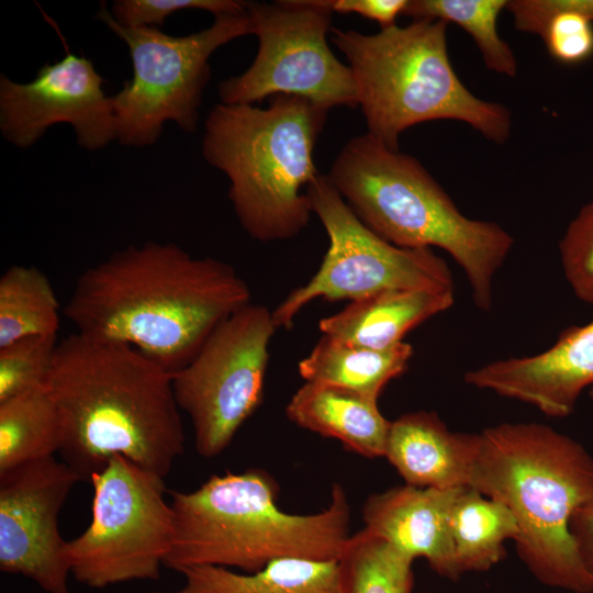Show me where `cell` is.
<instances>
[{
    "instance_id": "f1b7e54d",
    "label": "cell",
    "mask_w": 593,
    "mask_h": 593,
    "mask_svg": "<svg viewBox=\"0 0 593 593\" xmlns=\"http://www.w3.org/2000/svg\"><path fill=\"white\" fill-rule=\"evenodd\" d=\"M246 4L240 0H115L111 14L122 26L158 27L167 16L181 10L200 9L217 16L245 13Z\"/></svg>"
},
{
    "instance_id": "4fadbf2b",
    "label": "cell",
    "mask_w": 593,
    "mask_h": 593,
    "mask_svg": "<svg viewBox=\"0 0 593 593\" xmlns=\"http://www.w3.org/2000/svg\"><path fill=\"white\" fill-rule=\"evenodd\" d=\"M77 472L55 456L0 474V570L32 580L46 593H68L67 541L59 512Z\"/></svg>"
},
{
    "instance_id": "9c48e42d",
    "label": "cell",
    "mask_w": 593,
    "mask_h": 593,
    "mask_svg": "<svg viewBox=\"0 0 593 593\" xmlns=\"http://www.w3.org/2000/svg\"><path fill=\"white\" fill-rule=\"evenodd\" d=\"M89 482L91 522L67 541L71 575L93 589L157 580L172 539L164 478L116 455Z\"/></svg>"
},
{
    "instance_id": "e0dca14e",
    "label": "cell",
    "mask_w": 593,
    "mask_h": 593,
    "mask_svg": "<svg viewBox=\"0 0 593 593\" xmlns=\"http://www.w3.org/2000/svg\"><path fill=\"white\" fill-rule=\"evenodd\" d=\"M480 444V434L450 432L435 412L416 411L391 422L384 457L407 485L469 486Z\"/></svg>"
},
{
    "instance_id": "d4e9b609",
    "label": "cell",
    "mask_w": 593,
    "mask_h": 593,
    "mask_svg": "<svg viewBox=\"0 0 593 593\" xmlns=\"http://www.w3.org/2000/svg\"><path fill=\"white\" fill-rule=\"evenodd\" d=\"M508 0H409L404 15L441 20L463 29L477 45L485 67L499 75L515 77L516 56L497 31V19Z\"/></svg>"
},
{
    "instance_id": "83f0119b",
    "label": "cell",
    "mask_w": 593,
    "mask_h": 593,
    "mask_svg": "<svg viewBox=\"0 0 593 593\" xmlns=\"http://www.w3.org/2000/svg\"><path fill=\"white\" fill-rule=\"evenodd\" d=\"M559 253L572 291L581 301L593 304V200L569 223Z\"/></svg>"
},
{
    "instance_id": "6da1fadb",
    "label": "cell",
    "mask_w": 593,
    "mask_h": 593,
    "mask_svg": "<svg viewBox=\"0 0 593 593\" xmlns=\"http://www.w3.org/2000/svg\"><path fill=\"white\" fill-rule=\"evenodd\" d=\"M250 296L230 264L147 242L86 269L64 314L76 333L130 345L174 374Z\"/></svg>"
},
{
    "instance_id": "1f68e13d",
    "label": "cell",
    "mask_w": 593,
    "mask_h": 593,
    "mask_svg": "<svg viewBox=\"0 0 593 593\" xmlns=\"http://www.w3.org/2000/svg\"><path fill=\"white\" fill-rule=\"evenodd\" d=\"M553 9H561L581 14L593 22V0H546Z\"/></svg>"
},
{
    "instance_id": "4dcf8cb0",
    "label": "cell",
    "mask_w": 593,
    "mask_h": 593,
    "mask_svg": "<svg viewBox=\"0 0 593 593\" xmlns=\"http://www.w3.org/2000/svg\"><path fill=\"white\" fill-rule=\"evenodd\" d=\"M569 530L580 560L593 582V496L575 510Z\"/></svg>"
},
{
    "instance_id": "4316f807",
    "label": "cell",
    "mask_w": 593,
    "mask_h": 593,
    "mask_svg": "<svg viewBox=\"0 0 593 593\" xmlns=\"http://www.w3.org/2000/svg\"><path fill=\"white\" fill-rule=\"evenodd\" d=\"M57 336H31L0 347V402L48 384Z\"/></svg>"
},
{
    "instance_id": "d6a6232c",
    "label": "cell",
    "mask_w": 593,
    "mask_h": 593,
    "mask_svg": "<svg viewBox=\"0 0 593 593\" xmlns=\"http://www.w3.org/2000/svg\"><path fill=\"white\" fill-rule=\"evenodd\" d=\"M590 395H591V398H592V400H593V385L591 387Z\"/></svg>"
},
{
    "instance_id": "7c38bea8",
    "label": "cell",
    "mask_w": 593,
    "mask_h": 593,
    "mask_svg": "<svg viewBox=\"0 0 593 593\" xmlns=\"http://www.w3.org/2000/svg\"><path fill=\"white\" fill-rule=\"evenodd\" d=\"M272 311L248 303L223 321L197 355L172 374L175 398L193 425L204 458L220 455L262 400Z\"/></svg>"
},
{
    "instance_id": "52a82bcc",
    "label": "cell",
    "mask_w": 593,
    "mask_h": 593,
    "mask_svg": "<svg viewBox=\"0 0 593 593\" xmlns=\"http://www.w3.org/2000/svg\"><path fill=\"white\" fill-rule=\"evenodd\" d=\"M447 27L441 20L418 19L372 35L331 30L353 71L367 133L390 149H400L407 128L437 120L466 123L496 145L511 136L510 109L478 98L456 74Z\"/></svg>"
},
{
    "instance_id": "484cf974",
    "label": "cell",
    "mask_w": 593,
    "mask_h": 593,
    "mask_svg": "<svg viewBox=\"0 0 593 593\" xmlns=\"http://www.w3.org/2000/svg\"><path fill=\"white\" fill-rule=\"evenodd\" d=\"M338 561L342 593H412L414 560L365 528Z\"/></svg>"
},
{
    "instance_id": "ffe728a7",
    "label": "cell",
    "mask_w": 593,
    "mask_h": 593,
    "mask_svg": "<svg viewBox=\"0 0 593 593\" xmlns=\"http://www.w3.org/2000/svg\"><path fill=\"white\" fill-rule=\"evenodd\" d=\"M413 356V347L402 342L373 349L322 335L298 365L305 382L340 387L377 399L384 387L402 376Z\"/></svg>"
},
{
    "instance_id": "7a4b0ae2",
    "label": "cell",
    "mask_w": 593,
    "mask_h": 593,
    "mask_svg": "<svg viewBox=\"0 0 593 593\" xmlns=\"http://www.w3.org/2000/svg\"><path fill=\"white\" fill-rule=\"evenodd\" d=\"M59 454L89 482L116 455L165 478L184 450L172 374L136 348L75 333L58 342L47 384Z\"/></svg>"
},
{
    "instance_id": "3957f363",
    "label": "cell",
    "mask_w": 593,
    "mask_h": 593,
    "mask_svg": "<svg viewBox=\"0 0 593 593\" xmlns=\"http://www.w3.org/2000/svg\"><path fill=\"white\" fill-rule=\"evenodd\" d=\"M278 492L260 469L212 475L190 492L168 491L172 539L164 566L178 572L216 566L251 573L283 558L339 560L351 536L342 485L333 484L327 506L307 515L283 512Z\"/></svg>"
},
{
    "instance_id": "cb8c5ba5",
    "label": "cell",
    "mask_w": 593,
    "mask_h": 593,
    "mask_svg": "<svg viewBox=\"0 0 593 593\" xmlns=\"http://www.w3.org/2000/svg\"><path fill=\"white\" fill-rule=\"evenodd\" d=\"M59 303L48 277L13 265L0 277V347L31 336H57Z\"/></svg>"
},
{
    "instance_id": "8992f818",
    "label": "cell",
    "mask_w": 593,
    "mask_h": 593,
    "mask_svg": "<svg viewBox=\"0 0 593 593\" xmlns=\"http://www.w3.org/2000/svg\"><path fill=\"white\" fill-rule=\"evenodd\" d=\"M329 109L277 94L266 109L217 103L204 121L202 155L230 180L228 198L259 242L292 238L312 214L306 194L320 176L313 155Z\"/></svg>"
},
{
    "instance_id": "9a60e30c",
    "label": "cell",
    "mask_w": 593,
    "mask_h": 593,
    "mask_svg": "<svg viewBox=\"0 0 593 593\" xmlns=\"http://www.w3.org/2000/svg\"><path fill=\"white\" fill-rule=\"evenodd\" d=\"M478 389L515 399L551 417L569 415L593 385V320L562 332L547 350L496 360L465 373Z\"/></svg>"
},
{
    "instance_id": "44dd1931",
    "label": "cell",
    "mask_w": 593,
    "mask_h": 593,
    "mask_svg": "<svg viewBox=\"0 0 593 593\" xmlns=\"http://www.w3.org/2000/svg\"><path fill=\"white\" fill-rule=\"evenodd\" d=\"M183 585L156 593H342L338 560L283 558L259 571L239 573L224 567L183 569Z\"/></svg>"
},
{
    "instance_id": "2e32d148",
    "label": "cell",
    "mask_w": 593,
    "mask_h": 593,
    "mask_svg": "<svg viewBox=\"0 0 593 593\" xmlns=\"http://www.w3.org/2000/svg\"><path fill=\"white\" fill-rule=\"evenodd\" d=\"M463 486L402 485L369 496L362 508L365 529L411 559L424 558L439 575L461 577L451 536V512Z\"/></svg>"
},
{
    "instance_id": "8fae6325",
    "label": "cell",
    "mask_w": 593,
    "mask_h": 593,
    "mask_svg": "<svg viewBox=\"0 0 593 593\" xmlns=\"http://www.w3.org/2000/svg\"><path fill=\"white\" fill-rule=\"evenodd\" d=\"M246 12L258 51L248 69L220 82L222 103L254 105L289 94L329 110L359 105L351 69L327 43L334 13L328 0L247 1Z\"/></svg>"
},
{
    "instance_id": "30bf717a",
    "label": "cell",
    "mask_w": 593,
    "mask_h": 593,
    "mask_svg": "<svg viewBox=\"0 0 593 593\" xmlns=\"http://www.w3.org/2000/svg\"><path fill=\"white\" fill-rule=\"evenodd\" d=\"M329 246L315 275L272 311L275 324L290 329L312 300L355 301L387 290H454L446 261L432 248L398 247L370 230L337 192L327 175L306 190Z\"/></svg>"
},
{
    "instance_id": "d6986e66",
    "label": "cell",
    "mask_w": 593,
    "mask_h": 593,
    "mask_svg": "<svg viewBox=\"0 0 593 593\" xmlns=\"http://www.w3.org/2000/svg\"><path fill=\"white\" fill-rule=\"evenodd\" d=\"M454 290H387L350 301L322 318L320 331L347 343L385 349L426 320L454 304Z\"/></svg>"
},
{
    "instance_id": "277c9868",
    "label": "cell",
    "mask_w": 593,
    "mask_h": 593,
    "mask_svg": "<svg viewBox=\"0 0 593 593\" xmlns=\"http://www.w3.org/2000/svg\"><path fill=\"white\" fill-rule=\"evenodd\" d=\"M480 436L469 486L512 512L523 563L547 586L591 593L569 524L593 496V458L574 439L538 423H504Z\"/></svg>"
},
{
    "instance_id": "f546056e",
    "label": "cell",
    "mask_w": 593,
    "mask_h": 593,
    "mask_svg": "<svg viewBox=\"0 0 593 593\" xmlns=\"http://www.w3.org/2000/svg\"><path fill=\"white\" fill-rule=\"evenodd\" d=\"M328 3L333 12L356 13L387 29L395 25L396 18L404 14L409 0H328Z\"/></svg>"
},
{
    "instance_id": "ac0fdd59",
    "label": "cell",
    "mask_w": 593,
    "mask_h": 593,
    "mask_svg": "<svg viewBox=\"0 0 593 593\" xmlns=\"http://www.w3.org/2000/svg\"><path fill=\"white\" fill-rule=\"evenodd\" d=\"M286 415L299 427L336 439L362 457H384L391 422L381 414L377 399L305 382L290 399Z\"/></svg>"
},
{
    "instance_id": "5bb4252c",
    "label": "cell",
    "mask_w": 593,
    "mask_h": 593,
    "mask_svg": "<svg viewBox=\"0 0 593 593\" xmlns=\"http://www.w3.org/2000/svg\"><path fill=\"white\" fill-rule=\"evenodd\" d=\"M92 61L67 51L54 64H45L29 82L0 76V131L19 148L33 146L57 123L74 128L77 143L97 150L116 139L111 96Z\"/></svg>"
},
{
    "instance_id": "7402d4cb",
    "label": "cell",
    "mask_w": 593,
    "mask_h": 593,
    "mask_svg": "<svg viewBox=\"0 0 593 593\" xmlns=\"http://www.w3.org/2000/svg\"><path fill=\"white\" fill-rule=\"evenodd\" d=\"M451 536L461 573L488 571L505 556L504 542L518 536L512 512L471 486H463L451 512Z\"/></svg>"
},
{
    "instance_id": "ba28073f",
    "label": "cell",
    "mask_w": 593,
    "mask_h": 593,
    "mask_svg": "<svg viewBox=\"0 0 593 593\" xmlns=\"http://www.w3.org/2000/svg\"><path fill=\"white\" fill-rule=\"evenodd\" d=\"M96 18L130 51L132 79L111 98L116 139L132 147L155 144L168 121L193 133L211 77V55L231 41L251 34L247 12L217 15L209 27L186 36L168 35L153 26H122L104 4Z\"/></svg>"
},
{
    "instance_id": "603a6c76",
    "label": "cell",
    "mask_w": 593,
    "mask_h": 593,
    "mask_svg": "<svg viewBox=\"0 0 593 593\" xmlns=\"http://www.w3.org/2000/svg\"><path fill=\"white\" fill-rule=\"evenodd\" d=\"M61 439L59 412L47 385L0 402V474L54 456Z\"/></svg>"
},
{
    "instance_id": "5b68a950",
    "label": "cell",
    "mask_w": 593,
    "mask_h": 593,
    "mask_svg": "<svg viewBox=\"0 0 593 593\" xmlns=\"http://www.w3.org/2000/svg\"><path fill=\"white\" fill-rule=\"evenodd\" d=\"M327 177L360 221L387 242L447 251L466 273L474 304L491 310L495 273L514 244L506 230L462 214L416 158L368 133L348 141Z\"/></svg>"
}]
</instances>
